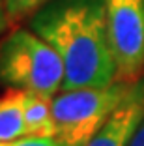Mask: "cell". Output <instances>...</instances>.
<instances>
[{"label": "cell", "instance_id": "3", "mask_svg": "<svg viewBox=\"0 0 144 146\" xmlns=\"http://www.w3.org/2000/svg\"><path fill=\"white\" fill-rule=\"evenodd\" d=\"M133 82L116 79L107 86L58 92L52 98L54 137L69 146H86L122 103Z\"/></svg>", "mask_w": 144, "mask_h": 146}, {"label": "cell", "instance_id": "9", "mask_svg": "<svg viewBox=\"0 0 144 146\" xmlns=\"http://www.w3.org/2000/svg\"><path fill=\"white\" fill-rule=\"evenodd\" d=\"M0 146H69L58 137H23L17 141L0 142Z\"/></svg>", "mask_w": 144, "mask_h": 146}, {"label": "cell", "instance_id": "5", "mask_svg": "<svg viewBox=\"0 0 144 146\" xmlns=\"http://www.w3.org/2000/svg\"><path fill=\"white\" fill-rule=\"evenodd\" d=\"M144 120V77L131 84L127 96L114 109L103 127L90 139L86 146H127L137 127Z\"/></svg>", "mask_w": 144, "mask_h": 146}, {"label": "cell", "instance_id": "10", "mask_svg": "<svg viewBox=\"0 0 144 146\" xmlns=\"http://www.w3.org/2000/svg\"><path fill=\"white\" fill-rule=\"evenodd\" d=\"M9 15H8V9H6V2L0 0V34H4L6 28L9 26Z\"/></svg>", "mask_w": 144, "mask_h": 146}, {"label": "cell", "instance_id": "11", "mask_svg": "<svg viewBox=\"0 0 144 146\" xmlns=\"http://www.w3.org/2000/svg\"><path fill=\"white\" fill-rule=\"evenodd\" d=\"M127 146H144V120L140 122V125L137 127V131H135V135H133L131 142H129Z\"/></svg>", "mask_w": 144, "mask_h": 146}, {"label": "cell", "instance_id": "4", "mask_svg": "<svg viewBox=\"0 0 144 146\" xmlns=\"http://www.w3.org/2000/svg\"><path fill=\"white\" fill-rule=\"evenodd\" d=\"M116 79L137 81L144 69V0H105Z\"/></svg>", "mask_w": 144, "mask_h": 146}, {"label": "cell", "instance_id": "8", "mask_svg": "<svg viewBox=\"0 0 144 146\" xmlns=\"http://www.w3.org/2000/svg\"><path fill=\"white\" fill-rule=\"evenodd\" d=\"M8 9L9 21H19L30 13H34L38 8H41L47 0H4Z\"/></svg>", "mask_w": 144, "mask_h": 146}, {"label": "cell", "instance_id": "2", "mask_svg": "<svg viewBox=\"0 0 144 146\" xmlns=\"http://www.w3.org/2000/svg\"><path fill=\"white\" fill-rule=\"evenodd\" d=\"M0 81L54 98L64 84L62 58L34 30H15L0 43Z\"/></svg>", "mask_w": 144, "mask_h": 146}, {"label": "cell", "instance_id": "6", "mask_svg": "<svg viewBox=\"0 0 144 146\" xmlns=\"http://www.w3.org/2000/svg\"><path fill=\"white\" fill-rule=\"evenodd\" d=\"M28 137L25 120V90L11 88L0 96V142Z\"/></svg>", "mask_w": 144, "mask_h": 146}, {"label": "cell", "instance_id": "1", "mask_svg": "<svg viewBox=\"0 0 144 146\" xmlns=\"http://www.w3.org/2000/svg\"><path fill=\"white\" fill-rule=\"evenodd\" d=\"M30 26L62 58V90L107 86L116 81L105 0H54L36 13Z\"/></svg>", "mask_w": 144, "mask_h": 146}, {"label": "cell", "instance_id": "7", "mask_svg": "<svg viewBox=\"0 0 144 146\" xmlns=\"http://www.w3.org/2000/svg\"><path fill=\"white\" fill-rule=\"evenodd\" d=\"M25 120L28 137H54V116H52V96L25 92Z\"/></svg>", "mask_w": 144, "mask_h": 146}]
</instances>
